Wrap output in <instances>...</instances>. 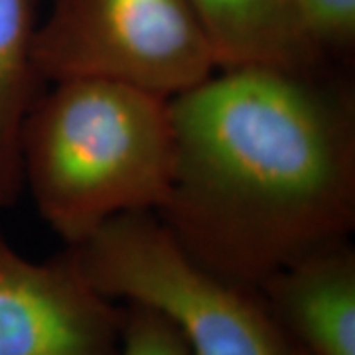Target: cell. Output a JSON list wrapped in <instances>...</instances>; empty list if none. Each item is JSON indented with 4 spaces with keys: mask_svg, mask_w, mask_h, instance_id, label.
Returning a JSON list of instances; mask_svg holds the SVG:
<instances>
[{
    "mask_svg": "<svg viewBox=\"0 0 355 355\" xmlns=\"http://www.w3.org/2000/svg\"><path fill=\"white\" fill-rule=\"evenodd\" d=\"M176 170L156 214L217 277L259 288L349 241L355 109L328 71L221 67L172 99Z\"/></svg>",
    "mask_w": 355,
    "mask_h": 355,
    "instance_id": "cell-1",
    "label": "cell"
},
{
    "mask_svg": "<svg viewBox=\"0 0 355 355\" xmlns=\"http://www.w3.org/2000/svg\"><path fill=\"white\" fill-rule=\"evenodd\" d=\"M26 114L22 186L67 247L114 217L158 214L172 190V99L107 79H65Z\"/></svg>",
    "mask_w": 355,
    "mask_h": 355,
    "instance_id": "cell-2",
    "label": "cell"
},
{
    "mask_svg": "<svg viewBox=\"0 0 355 355\" xmlns=\"http://www.w3.org/2000/svg\"><path fill=\"white\" fill-rule=\"evenodd\" d=\"M65 254L103 296L170 320L191 355H284L288 338L261 292L191 259L154 211L114 217Z\"/></svg>",
    "mask_w": 355,
    "mask_h": 355,
    "instance_id": "cell-3",
    "label": "cell"
},
{
    "mask_svg": "<svg viewBox=\"0 0 355 355\" xmlns=\"http://www.w3.org/2000/svg\"><path fill=\"white\" fill-rule=\"evenodd\" d=\"M32 58L42 85L107 79L170 99L219 69L190 0H53Z\"/></svg>",
    "mask_w": 355,
    "mask_h": 355,
    "instance_id": "cell-4",
    "label": "cell"
},
{
    "mask_svg": "<svg viewBox=\"0 0 355 355\" xmlns=\"http://www.w3.org/2000/svg\"><path fill=\"white\" fill-rule=\"evenodd\" d=\"M125 312L67 254L34 263L0 229V355H116Z\"/></svg>",
    "mask_w": 355,
    "mask_h": 355,
    "instance_id": "cell-5",
    "label": "cell"
},
{
    "mask_svg": "<svg viewBox=\"0 0 355 355\" xmlns=\"http://www.w3.org/2000/svg\"><path fill=\"white\" fill-rule=\"evenodd\" d=\"M257 291L282 334L310 355H355V251L349 241L306 254Z\"/></svg>",
    "mask_w": 355,
    "mask_h": 355,
    "instance_id": "cell-6",
    "label": "cell"
},
{
    "mask_svg": "<svg viewBox=\"0 0 355 355\" xmlns=\"http://www.w3.org/2000/svg\"><path fill=\"white\" fill-rule=\"evenodd\" d=\"M214 42L219 69L270 65L328 71L294 0H190Z\"/></svg>",
    "mask_w": 355,
    "mask_h": 355,
    "instance_id": "cell-7",
    "label": "cell"
},
{
    "mask_svg": "<svg viewBox=\"0 0 355 355\" xmlns=\"http://www.w3.org/2000/svg\"><path fill=\"white\" fill-rule=\"evenodd\" d=\"M38 24V0H0V211L24 191L20 139L42 89L32 58Z\"/></svg>",
    "mask_w": 355,
    "mask_h": 355,
    "instance_id": "cell-8",
    "label": "cell"
},
{
    "mask_svg": "<svg viewBox=\"0 0 355 355\" xmlns=\"http://www.w3.org/2000/svg\"><path fill=\"white\" fill-rule=\"evenodd\" d=\"M324 60L347 58L355 42V0H294Z\"/></svg>",
    "mask_w": 355,
    "mask_h": 355,
    "instance_id": "cell-9",
    "label": "cell"
},
{
    "mask_svg": "<svg viewBox=\"0 0 355 355\" xmlns=\"http://www.w3.org/2000/svg\"><path fill=\"white\" fill-rule=\"evenodd\" d=\"M123 336L116 355H191L178 328L160 312L127 304Z\"/></svg>",
    "mask_w": 355,
    "mask_h": 355,
    "instance_id": "cell-10",
    "label": "cell"
},
{
    "mask_svg": "<svg viewBox=\"0 0 355 355\" xmlns=\"http://www.w3.org/2000/svg\"><path fill=\"white\" fill-rule=\"evenodd\" d=\"M284 355H310V354H308L306 349H302L300 345H296V343L288 340V343H286V349H284Z\"/></svg>",
    "mask_w": 355,
    "mask_h": 355,
    "instance_id": "cell-11",
    "label": "cell"
}]
</instances>
